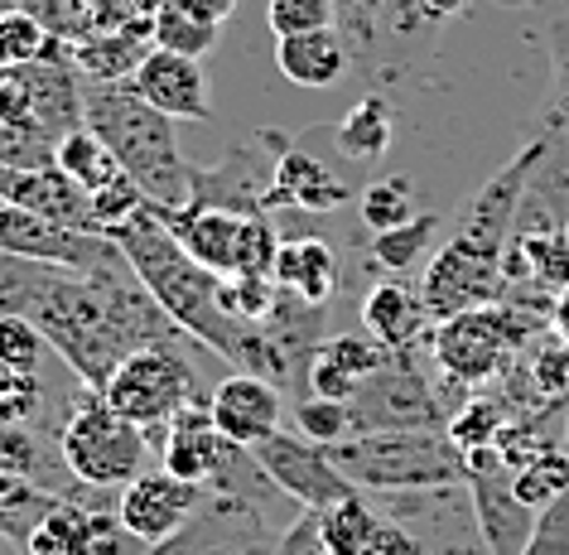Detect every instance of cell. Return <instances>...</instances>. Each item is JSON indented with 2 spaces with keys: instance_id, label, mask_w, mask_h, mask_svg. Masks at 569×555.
I'll return each instance as SVG.
<instances>
[{
  "instance_id": "obj_1",
  "label": "cell",
  "mask_w": 569,
  "mask_h": 555,
  "mask_svg": "<svg viewBox=\"0 0 569 555\" xmlns=\"http://www.w3.org/2000/svg\"><path fill=\"white\" fill-rule=\"evenodd\" d=\"M44 344L59 353L88 392H102V381L150 344H179L189 338L174 319L154 305V295L140 286L131 261L102 270L49 266L44 290L30 309Z\"/></svg>"
},
{
  "instance_id": "obj_2",
  "label": "cell",
  "mask_w": 569,
  "mask_h": 555,
  "mask_svg": "<svg viewBox=\"0 0 569 555\" xmlns=\"http://www.w3.org/2000/svg\"><path fill=\"white\" fill-rule=\"evenodd\" d=\"M111 241H117L121 256L131 261L140 286L154 295V305H160L183 334L198 338L203 348H212L218 358H227L237 373H256V377L276 381V387H290V373H284V363H280L276 344L266 338V329L237 315L232 295H227V276L198 266L193 256L179 247V237L169 232L160 208L146 204L131 222H121L117 232H111Z\"/></svg>"
},
{
  "instance_id": "obj_3",
  "label": "cell",
  "mask_w": 569,
  "mask_h": 555,
  "mask_svg": "<svg viewBox=\"0 0 569 555\" xmlns=\"http://www.w3.org/2000/svg\"><path fill=\"white\" fill-rule=\"evenodd\" d=\"M82 126L102 136V146L117 155V165L131 175L160 212L189 204V175L174 121L154 111L131 82H92L82 78Z\"/></svg>"
},
{
  "instance_id": "obj_4",
  "label": "cell",
  "mask_w": 569,
  "mask_h": 555,
  "mask_svg": "<svg viewBox=\"0 0 569 555\" xmlns=\"http://www.w3.org/2000/svg\"><path fill=\"white\" fill-rule=\"evenodd\" d=\"M333 464L358 493H445L463 488V449L445 430H367L333 445Z\"/></svg>"
},
{
  "instance_id": "obj_5",
  "label": "cell",
  "mask_w": 569,
  "mask_h": 555,
  "mask_svg": "<svg viewBox=\"0 0 569 555\" xmlns=\"http://www.w3.org/2000/svg\"><path fill=\"white\" fill-rule=\"evenodd\" d=\"M146 454H150V430L136 420L117 416L102 396L82 387V396L68 410L63 430H59V464L63 474L97 493H117L131 478L146 474Z\"/></svg>"
},
{
  "instance_id": "obj_6",
  "label": "cell",
  "mask_w": 569,
  "mask_h": 555,
  "mask_svg": "<svg viewBox=\"0 0 569 555\" xmlns=\"http://www.w3.org/2000/svg\"><path fill=\"white\" fill-rule=\"evenodd\" d=\"M97 396H102L117 416L146 425V430L164 425L174 410L193 406L198 373H193V363L183 358V338L179 344H150V348L131 353V358L102 381Z\"/></svg>"
},
{
  "instance_id": "obj_7",
  "label": "cell",
  "mask_w": 569,
  "mask_h": 555,
  "mask_svg": "<svg viewBox=\"0 0 569 555\" xmlns=\"http://www.w3.org/2000/svg\"><path fill=\"white\" fill-rule=\"evenodd\" d=\"M352 410V430H445L449 410L435 396V387L425 381L416 367V348L410 353H391V363L381 373L362 377L358 396L348 402Z\"/></svg>"
},
{
  "instance_id": "obj_8",
  "label": "cell",
  "mask_w": 569,
  "mask_h": 555,
  "mask_svg": "<svg viewBox=\"0 0 569 555\" xmlns=\"http://www.w3.org/2000/svg\"><path fill=\"white\" fill-rule=\"evenodd\" d=\"M507 295V276H502V256L497 251H482L463 237H445L435 247V256L425 261L420 270V300H425V315L430 324L439 319H453L463 309H478V305H492Z\"/></svg>"
},
{
  "instance_id": "obj_9",
  "label": "cell",
  "mask_w": 569,
  "mask_h": 555,
  "mask_svg": "<svg viewBox=\"0 0 569 555\" xmlns=\"http://www.w3.org/2000/svg\"><path fill=\"white\" fill-rule=\"evenodd\" d=\"M284 150V136L276 140H241L222 155L218 165H193L189 175V204L183 208H227V212H241V218H256V212H270L280 208L276 204V155Z\"/></svg>"
},
{
  "instance_id": "obj_10",
  "label": "cell",
  "mask_w": 569,
  "mask_h": 555,
  "mask_svg": "<svg viewBox=\"0 0 569 555\" xmlns=\"http://www.w3.org/2000/svg\"><path fill=\"white\" fill-rule=\"evenodd\" d=\"M463 464H468L463 488H468V503H473L482 551L488 555H521L526 546H531V532H536L540 512L526 507L517 497V488H511V468L502 459V449L497 445L468 449Z\"/></svg>"
},
{
  "instance_id": "obj_11",
  "label": "cell",
  "mask_w": 569,
  "mask_h": 555,
  "mask_svg": "<svg viewBox=\"0 0 569 555\" xmlns=\"http://www.w3.org/2000/svg\"><path fill=\"white\" fill-rule=\"evenodd\" d=\"M0 251L24 256V261H53V266H73V270H102L126 261L121 247L111 237L78 232V227L49 222L30 208H16L0 198Z\"/></svg>"
},
{
  "instance_id": "obj_12",
  "label": "cell",
  "mask_w": 569,
  "mask_h": 555,
  "mask_svg": "<svg viewBox=\"0 0 569 555\" xmlns=\"http://www.w3.org/2000/svg\"><path fill=\"white\" fill-rule=\"evenodd\" d=\"M251 454H256V464L266 468V478L276 483L284 497H295L300 507L323 512V507H333V503H343V497L358 493L343 478V468L333 464V454L305 435L276 430V435H266L261 445H251Z\"/></svg>"
},
{
  "instance_id": "obj_13",
  "label": "cell",
  "mask_w": 569,
  "mask_h": 555,
  "mask_svg": "<svg viewBox=\"0 0 569 555\" xmlns=\"http://www.w3.org/2000/svg\"><path fill=\"white\" fill-rule=\"evenodd\" d=\"M203 497H208V488L183 483L169 474V468H160V474H140L126 483L117 497V517L136 541L154 546V541L174 536L179 526H189L198 517V507H203Z\"/></svg>"
},
{
  "instance_id": "obj_14",
  "label": "cell",
  "mask_w": 569,
  "mask_h": 555,
  "mask_svg": "<svg viewBox=\"0 0 569 555\" xmlns=\"http://www.w3.org/2000/svg\"><path fill=\"white\" fill-rule=\"evenodd\" d=\"M208 410H212V425H218V435H227L232 445H261L266 435L280 430L284 420V396L276 381L256 377V373H227L218 381V392L208 396Z\"/></svg>"
},
{
  "instance_id": "obj_15",
  "label": "cell",
  "mask_w": 569,
  "mask_h": 555,
  "mask_svg": "<svg viewBox=\"0 0 569 555\" xmlns=\"http://www.w3.org/2000/svg\"><path fill=\"white\" fill-rule=\"evenodd\" d=\"M131 88L146 97L154 111H164L169 121H212L203 59H183V53H169V49H150L146 63L136 68Z\"/></svg>"
},
{
  "instance_id": "obj_16",
  "label": "cell",
  "mask_w": 569,
  "mask_h": 555,
  "mask_svg": "<svg viewBox=\"0 0 569 555\" xmlns=\"http://www.w3.org/2000/svg\"><path fill=\"white\" fill-rule=\"evenodd\" d=\"M358 198L352 184L333 160L309 150V136L300 146H284L276 155V204L280 208H305V212H338Z\"/></svg>"
},
{
  "instance_id": "obj_17",
  "label": "cell",
  "mask_w": 569,
  "mask_h": 555,
  "mask_svg": "<svg viewBox=\"0 0 569 555\" xmlns=\"http://www.w3.org/2000/svg\"><path fill=\"white\" fill-rule=\"evenodd\" d=\"M20 82H24V117H30V126H39L53 140L82 126V73L73 68V59L44 53V59L20 68Z\"/></svg>"
},
{
  "instance_id": "obj_18",
  "label": "cell",
  "mask_w": 569,
  "mask_h": 555,
  "mask_svg": "<svg viewBox=\"0 0 569 555\" xmlns=\"http://www.w3.org/2000/svg\"><path fill=\"white\" fill-rule=\"evenodd\" d=\"M164 439H160V454H164V468L183 483H198V488H208L212 474H218L222 454L232 439L218 435V425H212V410L203 402L174 410L164 425Z\"/></svg>"
},
{
  "instance_id": "obj_19",
  "label": "cell",
  "mask_w": 569,
  "mask_h": 555,
  "mask_svg": "<svg viewBox=\"0 0 569 555\" xmlns=\"http://www.w3.org/2000/svg\"><path fill=\"white\" fill-rule=\"evenodd\" d=\"M0 198L16 204V208L39 212V218H49V222L92 232L88 189H78L59 165H49V169H0Z\"/></svg>"
},
{
  "instance_id": "obj_20",
  "label": "cell",
  "mask_w": 569,
  "mask_h": 555,
  "mask_svg": "<svg viewBox=\"0 0 569 555\" xmlns=\"http://www.w3.org/2000/svg\"><path fill=\"white\" fill-rule=\"evenodd\" d=\"M150 49H154L150 20H121L111 30L82 34L73 44V68L92 82H131Z\"/></svg>"
},
{
  "instance_id": "obj_21",
  "label": "cell",
  "mask_w": 569,
  "mask_h": 555,
  "mask_svg": "<svg viewBox=\"0 0 569 555\" xmlns=\"http://www.w3.org/2000/svg\"><path fill=\"white\" fill-rule=\"evenodd\" d=\"M362 329L381 338L391 353H410L420 348V338H430V315H425V300L420 290H410L401 276L391 280H377L362 300Z\"/></svg>"
},
{
  "instance_id": "obj_22",
  "label": "cell",
  "mask_w": 569,
  "mask_h": 555,
  "mask_svg": "<svg viewBox=\"0 0 569 555\" xmlns=\"http://www.w3.org/2000/svg\"><path fill=\"white\" fill-rule=\"evenodd\" d=\"M164 222H169V232L179 237V247L189 251L198 266L218 270V276H232L241 212H227V208H174V212H164Z\"/></svg>"
},
{
  "instance_id": "obj_23",
  "label": "cell",
  "mask_w": 569,
  "mask_h": 555,
  "mask_svg": "<svg viewBox=\"0 0 569 555\" xmlns=\"http://www.w3.org/2000/svg\"><path fill=\"white\" fill-rule=\"evenodd\" d=\"M276 286L295 290L309 305H333L338 286H343V266H338L329 241L290 237V241H280V256H276Z\"/></svg>"
},
{
  "instance_id": "obj_24",
  "label": "cell",
  "mask_w": 569,
  "mask_h": 555,
  "mask_svg": "<svg viewBox=\"0 0 569 555\" xmlns=\"http://www.w3.org/2000/svg\"><path fill=\"white\" fill-rule=\"evenodd\" d=\"M276 63L295 88H333L352 68V53L338 30H309V34H284L276 44Z\"/></svg>"
},
{
  "instance_id": "obj_25",
  "label": "cell",
  "mask_w": 569,
  "mask_h": 555,
  "mask_svg": "<svg viewBox=\"0 0 569 555\" xmlns=\"http://www.w3.org/2000/svg\"><path fill=\"white\" fill-rule=\"evenodd\" d=\"M391 131H396V117H391V102L377 92H367L358 107H348V117L333 126V140H338V155L343 160H358V165H372L391 150Z\"/></svg>"
},
{
  "instance_id": "obj_26",
  "label": "cell",
  "mask_w": 569,
  "mask_h": 555,
  "mask_svg": "<svg viewBox=\"0 0 569 555\" xmlns=\"http://www.w3.org/2000/svg\"><path fill=\"white\" fill-rule=\"evenodd\" d=\"M435 247H439V212H416L401 227L372 232V266H381L387 276H410V270H425Z\"/></svg>"
},
{
  "instance_id": "obj_27",
  "label": "cell",
  "mask_w": 569,
  "mask_h": 555,
  "mask_svg": "<svg viewBox=\"0 0 569 555\" xmlns=\"http://www.w3.org/2000/svg\"><path fill=\"white\" fill-rule=\"evenodd\" d=\"M53 165H59L63 175L73 179L78 189H88V194H97L102 184H111V179L121 175L117 155H111V150L102 146V136L88 131V126H78V131L59 136V155H53Z\"/></svg>"
},
{
  "instance_id": "obj_28",
  "label": "cell",
  "mask_w": 569,
  "mask_h": 555,
  "mask_svg": "<svg viewBox=\"0 0 569 555\" xmlns=\"http://www.w3.org/2000/svg\"><path fill=\"white\" fill-rule=\"evenodd\" d=\"M150 30H154V49L183 53V59H203V53H212V49H218V39H222L218 20L193 16V10L174 6V0H169L160 16L150 20Z\"/></svg>"
},
{
  "instance_id": "obj_29",
  "label": "cell",
  "mask_w": 569,
  "mask_h": 555,
  "mask_svg": "<svg viewBox=\"0 0 569 555\" xmlns=\"http://www.w3.org/2000/svg\"><path fill=\"white\" fill-rule=\"evenodd\" d=\"M511 488L526 507L546 512L555 497L569 493V454L565 449H536L526 464L511 468Z\"/></svg>"
},
{
  "instance_id": "obj_30",
  "label": "cell",
  "mask_w": 569,
  "mask_h": 555,
  "mask_svg": "<svg viewBox=\"0 0 569 555\" xmlns=\"http://www.w3.org/2000/svg\"><path fill=\"white\" fill-rule=\"evenodd\" d=\"M333 10L352 63H367V73H372V63L381 59V39H387V0H333Z\"/></svg>"
},
{
  "instance_id": "obj_31",
  "label": "cell",
  "mask_w": 569,
  "mask_h": 555,
  "mask_svg": "<svg viewBox=\"0 0 569 555\" xmlns=\"http://www.w3.org/2000/svg\"><path fill=\"white\" fill-rule=\"evenodd\" d=\"M511 392H526L536 402H565L569 396V344L555 338L540 353H531L521 367H511Z\"/></svg>"
},
{
  "instance_id": "obj_32",
  "label": "cell",
  "mask_w": 569,
  "mask_h": 555,
  "mask_svg": "<svg viewBox=\"0 0 569 555\" xmlns=\"http://www.w3.org/2000/svg\"><path fill=\"white\" fill-rule=\"evenodd\" d=\"M358 212L372 232H387V227H401L420 212V198H416V184L406 175H391V179H372L367 189L358 194Z\"/></svg>"
},
{
  "instance_id": "obj_33",
  "label": "cell",
  "mask_w": 569,
  "mask_h": 555,
  "mask_svg": "<svg viewBox=\"0 0 569 555\" xmlns=\"http://www.w3.org/2000/svg\"><path fill=\"white\" fill-rule=\"evenodd\" d=\"M295 425H300L305 439H315L323 449H333V445H343L348 435H358L352 430L348 402H329V396H309V392L295 396Z\"/></svg>"
},
{
  "instance_id": "obj_34",
  "label": "cell",
  "mask_w": 569,
  "mask_h": 555,
  "mask_svg": "<svg viewBox=\"0 0 569 555\" xmlns=\"http://www.w3.org/2000/svg\"><path fill=\"white\" fill-rule=\"evenodd\" d=\"M507 420H511V416H507L502 402H488V396H478V402H463L459 410H453L449 425H445V435H449L463 454H468V449H488V445H497V435H502Z\"/></svg>"
},
{
  "instance_id": "obj_35",
  "label": "cell",
  "mask_w": 569,
  "mask_h": 555,
  "mask_svg": "<svg viewBox=\"0 0 569 555\" xmlns=\"http://www.w3.org/2000/svg\"><path fill=\"white\" fill-rule=\"evenodd\" d=\"M88 204H92V232H97V237H111L121 222H131L136 212L150 204V198H146V189H140V184L121 169V175L111 179V184H102L97 194H88Z\"/></svg>"
},
{
  "instance_id": "obj_36",
  "label": "cell",
  "mask_w": 569,
  "mask_h": 555,
  "mask_svg": "<svg viewBox=\"0 0 569 555\" xmlns=\"http://www.w3.org/2000/svg\"><path fill=\"white\" fill-rule=\"evenodd\" d=\"M276 256H280V232H276V222H270V212L241 218L232 276H276Z\"/></svg>"
},
{
  "instance_id": "obj_37",
  "label": "cell",
  "mask_w": 569,
  "mask_h": 555,
  "mask_svg": "<svg viewBox=\"0 0 569 555\" xmlns=\"http://www.w3.org/2000/svg\"><path fill=\"white\" fill-rule=\"evenodd\" d=\"M53 155H59V140L39 126L0 121V169H49Z\"/></svg>"
},
{
  "instance_id": "obj_38",
  "label": "cell",
  "mask_w": 569,
  "mask_h": 555,
  "mask_svg": "<svg viewBox=\"0 0 569 555\" xmlns=\"http://www.w3.org/2000/svg\"><path fill=\"white\" fill-rule=\"evenodd\" d=\"M49 39L53 34L30 10H6V16H0V68H24V63L44 59Z\"/></svg>"
},
{
  "instance_id": "obj_39",
  "label": "cell",
  "mask_w": 569,
  "mask_h": 555,
  "mask_svg": "<svg viewBox=\"0 0 569 555\" xmlns=\"http://www.w3.org/2000/svg\"><path fill=\"white\" fill-rule=\"evenodd\" d=\"M319 353L323 358H333L338 367H348L352 377H372V373H381V367L391 363V348L381 344V338H372V334H338V338H323L319 344Z\"/></svg>"
},
{
  "instance_id": "obj_40",
  "label": "cell",
  "mask_w": 569,
  "mask_h": 555,
  "mask_svg": "<svg viewBox=\"0 0 569 555\" xmlns=\"http://www.w3.org/2000/svg\"><path fill=\"white\" fill-rule=\"evenodd\" d=\"M266 20L276 30V39H284V34L333 30L338 10H333V0H266Z\"/></svg>"
},
{
  "instance_id": "obj_41",
  "label": "cell",
  "mask_w": 569,
  "mask_h": 555,
  "mask_svg": "<svg viewBox=\"0 0 569 555\" xmlns=\"http://www.w3.org/2000/svg\"><path fill=\"white\" fill-rule=\"evenodd\" d=\"M44 334H39L34 319H20V315H6L0 319V363L16 367V373H39V363H44Z\"/></svg>"
},
{
  "instance_id": "obj_42",
  "label": "cell",
  "mask_w": 569,
  "mask_h": 555,
  "mask_svg": "<svg viewBox=\"0 0 569 555\" xmlns=\"http://www.w3.org/2000/svg\"><path fill=\"white\" fill-rule=\"evenodd\" d=\"M222 517H227V507L218 503L203 522H189V526H179L174 536H164V541H154V546H146V555H218L222 551L218 546Z\"/></svg>"
},
{
  "instance_id": "obj_43",
  "label": "cell",
  "mask_w": 569,
  "mask_h": 555,
  "mask_svg": "<svg viewBox=\"0 0 569 555\" xmlns=\"http://www.w3.org/2000/svg\"><path fill=\"white\" fill-rule=\"evenodd\" d=\"M266 555H333L329 536H323L319 507H300V517L284 526V532L276 536V546H270Z\"/></svg>"
},
{
  "instance_id": "obj_44",
  "label": "cell",
  "mask_w": 569,
  "mask_h": 555,
  "mask_svg": "<svg viewBox=\"0 0 569 555\" xmlns=\"http://www.w3.org/2000/svg\"><path fill=\"white\" fill-rule=\"evenodd\" d=\"M362 381L348 373V367H338L333 358H323V353H315V363H309V373L300 381V396H329V402H352L358 396Z\"/></svg>"
},
{
  "instance_id": "obj_45",
  "label": "cell",
  "mask_w": 569,
  "mask_h": 555,
  "mask_svg": "<svg viewBox=\"0 0 569 555\" xmlns=\"http://www.w3.org/2000/svg\"><path fill=\"white\" fill-rule=\"evenodd\" d=\"M276 276H227V295H232V309L241 319L261 324L270 315V305H276Z\"/></svg>"
},
{
  "instance_id": "obj_46",
  "label": "cell",
  "mask_w": 569,
  "mask_h": 555,
  "mask_svg": "<svg viewBox=\"0 0 569 555\" xmlns=\"http://www.w3.org/2000/svg\"><path fill=\"white\" fill-rule=\"evenodd\" d=\"M521 555H569V493L555 497V503L536 517L531 546H526Z\"/></svg>"
},
{
  "instance_id": "obj_47",
  "label": "cell",
  "mask_w": 569,
  "mask_h": 555,
  "mask_svg": "<svg viewBox=\"0 0 569 555\" xmlns=\"http://www.w3.org/2000/svg\"><path fill=\"white\" fill-rule=\"evenodd\" d=\"M0 468L39 483V439L30 435V425H10V430H0Z\"/></svg>"
},
{
  "instance_id": "obj_48",
  "label": "cell",
  "mask_w": 569,
  "mask_h": 555,
  "mask_svg": "<svg viewBox=\"0 0 569 555\" xmlns=\"http://www.w3.org/2000/svg\"><path fill=\"white\" fill-rule=\"evenodd\" d=\"M39 406H44L39 377H20L16 387L0 392V430H10V425H30L39 416Z\"/></svg>"
},
{
  "instance_id": "obj_49",
  "label": "cell",
  "mask_w": 569,
  "mask_h": 555,
  "mask_svg": "<svg viewBox=\"0 0 569 555\" xmlns=\"http://www.w3.org/2000/svg\"><path fill=\"white\" fill-rule=\"evenodd\" d=\"M44 503H49V493L39 488V483L0 468V517H30V512H39Z\"/></svg>"
},
{
  "instance_id": "obj_50",
  "label": "cell",
  "mask_w": 569,
  "mask_h": 555,
  "mask_svg": "<svg viewBox=\"0 0 569 555\" xmlns=\"http://www.w3.org/2000/svg\"><path fill=\"white\" fill-rule=\"evenodd\" d=\"M416 6H420V16L430 24H449L453 16H463L468 10V0H416Z\"/></svg>"
},
{
  "instance_id": "obj_51",
  "label": "cell",
  "mask_w": 569,
  "mask_h": 555,
  "mask_svg": "<svg viewBox=\"0 0 569 555\" xmlns=\"http://www.w3.org/2000/svg\"><path fill=\"white\" fill-rule=\"evenodd\" d=\"M174 6H183V10H193V16H203V20H227L237 10V0H174Z\"/></svg>"
},
{
  "instance_id": "obj_52",
  "label": "cell",
  "mask_w": 569,
  "mask_h": 555,
  "mask_svg": "<svg viewBox=\"0 0 569 555\" xmlns=\"http://www.w3.org/2000/svg\"><path fill=\"white\" fill-rule=\"evenodd\" d=\"M550 329H555V338H565V344H569V290H560V295H555V309H550Z\"/></svg>"
},
{
  "instance_id": "obj_53",
  "label": "cell",
  "mask_w": 569,
  "mask_h": 555,
  "mask_svg": "<svg viewBox=\"0 0 569 555\" xmlns=\"http://www.w3.org/2000/svg\"><path fill=\"white\" fill-rule=\"evenodd\" d=\"M169 6V0H121V10H126V20H154L160 10Z\"/></svg>"
},
{
  "instance_id": "obj_54",
  "label": "cell",
  "mask_w": 569,
  "mask_h": 555,
  "mask_svg": "<svg viewBox=\"0 0 569 555\" xmlns=\"http://www.w3.org/2000/svg\"><path fill=\"white\" fill-rule=\"evenodd\" d=\"M0 532H16V517H0ZM20 536V532H16Z\"/></svg>"
},
{
  "instance_id": "obj_55",
  "label": "cell",
  "mask_w": 569,
  "mask_h": 555,
  "mask_svg": "<svg viewBox=\"0 0 569 555\" xmlns=\"http://www.w3.org/2000/svg\"><path fill=\"white\" fill-rule=\"evenodd\" d=\"M6 10H20V0H0V16H6Z\"/></svg>"
},
{
  "instance_id": "obj_56",
  "label": "cell",
  "mask_w": 569,
  "mask_h": 555,
  "mask_svg": "<svg viewBox=\"0 0 569 555\" xmlns=\"http://www.w3.org/2000/svg\"><path fill=\"white\" fill-rule=\"evenodd\" d=\"M560 449L569 454V420H565V439H560Z\"/></svg>"
},
{
  "instance_id": "obj_57",
  "label": "cell",
  "mask_w": 569,
  "mask_h": 555,
  "mask_svg": "<svg viewBox=\"0 0 569 555\" xmlns=\"http://www.w3.org/2000/svg\"><path fill=\"white\" fill-rule=\"evenodd\" d=\"M565 237H569V218H565Z\"/></svg>"
}]
</instances>
